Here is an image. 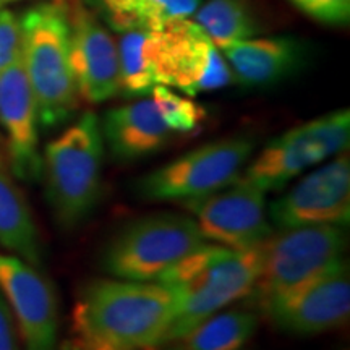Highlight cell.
I'll return each instance as SVG.
<instances>
[{"instance_id":"28","label":"cell","mask_w":350,"mask_h":350,"mask_svg":"<svg viewBox=\"0 0 350 350\" xmlns=\"http://www.w3.org/2000/svg\"><path fill=\"white\" fill-rule=\"evenodd\" d=\"M146 350H156V347H152V349H146Z\"/></svg>"},{"instance_id":"3","label":"cell","mask_w":350,"mask_h":350,"mask_svg":"<svg viewBox=\"0 0 350 350\" xmlns=\"http://www.w3.org/2000/svg\"><path fill=\"white\" fill-rule=\"evenodd\" d=\"M103 163L104 139L94 112L83 113L46 146L41 177L52 216L62 229H77L98 206Z\"/></svg>"},{"instance_id":"18","label":"cell","mask_w":350,"mask_h":350,"mask_svg":"<svg viewBox=\"0 0 350 350\" xmlns=\"http://www.w3.org/2000/svg\"><path fill=\"white\" fill-rule=\"evenodd\" d=\"M0 247L41 268L42 247L23 191L0 164Z\"/></svg>"},{"instance_id":"21","label":"cell","mask_w":350,"mask_h":350,"mask_svg":"<svg viewBox=\"0 0 350 350\" xmlns=\"http://www.w3.org/2000/svg\"><path fill=\"white\" fill-rule=\"evenodd\" d=\"M120 91L126 96L150 94L159 85L154 55V31H125L117 42Z\"/></svg>"},{"instance_id":"14","label":"cell","mask_w":350,"mask_h":350,"mask_svg":"<svg viewBox=\"0 0 350 350\" xmlns=\"http://www.w3.org/2000/svg\"><path fill=\"white\" fill-rule=\"evenodd\" d=\"M70 25V65L78 96L91 104L119 94L120 67L117 44L81 0L65 3Z\"/></svg>"},{"instance_id":"22","label":"cell","mask_w":350,"mask_h":350,"mask_svg":"<svg viewBox=\"0 0 350 350\" xmlns=\"http://www.w3.org/2000/svg\"><path fill=\"white\" fill-rule=\"evenodd\" d=\"M196 23L217 47L250 39L260 33L247 0H209L196 12Z\"/></svg>"},{"instance_id":"29","label":"cell","mask_w":350,"mask_h":350,"mask_svg":"<svg viewBox=\"0 0 350 350\" xmlns=\"http://www.w3.org/2000/svg\"><path fill=\"white\" fill-rule=\"evenodd\" d=\"M0 164H2V156H0Z\"/></svg>"},{"instance_id":"2","label":"cell","mask_w":350,"mask_h":350,"mask_svg":"<svg viewBox=\"0 0 350 350\" xmlns=\"http://www.w3.org/2000/svg\"><path fill=\"white\" fill-rule=\"evenodd\" d=\"M260 266V247L232 250L208 242L159 275L156 282L167 288L175 301L174 319L161 344L182 338L232 301L245 299Z\"/></svg>"},{"instance_id":"20","label":"cell","mask_w":350,"mask_h":350,"mask_svg":"<svg viewBox=\"0 0 350 350\" xmlns=\"http://www.w3.org/2000/svg\"><path fill=\"white\" fill-rule=\"evenodd\" d=\"M117 31H157L188 18L201 0H88Z\"/></svg>"},{"instance_id":"4","label":"cell","mask_w":350,"mask_h":350,"mask_svg":"<svg viewBox=\"0 0 350 350\" xmlns=\"http://www.w3.org/2000/svg\"><path fill=\"white\" fill-rule=\"evenodd\" d=\"M21 60L42 126L64 124L77 111L78 96L70 65V25L60 3H41L20 20Z\"/></svg>"},{"instance_id":"17","label":"cell","mask_w":350,"mask_h":350,"mask_svg":"<svg viewBox=\"0 0 350 350\" xmlns=\"http://www.w3.org/2000/svg\"><path fill=\"white\" fill-rule=\"evenodd\" d=\"M100 131L104 143L117 161H135L150 156L164 148L172 135L152 99L137 100L107 111Z\"/></svg>"},{"instance_id":"7","label":"cell","mask_w":350,"mask_h":350,"mask_svg":"<svg viewBox=\"0 0 350 350\" xmlns=\"http://www.w3.org/2000/svg\"><path fill=\"white\" fill-rule=\"evenodd\" d=\"M253 151L255 139L252 137H232L203 144L139 178L137 193L152 203H185L204 198L242 177L240 172Z\"/></svg>"},{"instance_id":"23","label":"cell","mask_w":350,"mask_h":350,"mask_svg":"<svg viewBox=\"0 0 350 350\" xmlns=\"http://www.w3.org/2000/svg\"><path fill=\"white\" fill-rule=\"evenodd\" d=\"M157 111L165 125L175 133H188L195 130L206 117L204 109L188 96L174 93L169 86L157 85L151 91Z\"/></svg>"},{"instance_id":"1","label":"cell","mask_w":350,"mask_h":350,"mask_svg":"<svg viewBox=\"0 0 350 350\" xmlns=\"http://www.w3.org/2000/svg\"><path fill=\"white\" fill-rule=\"evenodd\" d=\"M174 297L157 282L98 279L83 288L72 313L67 350H146L164 340Z\"/></svg>"},{"instance_id":"10","label":"cell","mask_w":350,"mask_h":350,"mask_svg":"<svg viewBox=\"0 0 350 350\" xmlns=\"http://www.w3.org/2000/svg\"><path fill=\"white\" fill-rule=\"evenodd\" d=\"M265 196V190L240 177L224 190L185 201L183 206L193 214L208 242L232 250H248L260 247L274 232Z\"/></svg>"},{"instance_id":"13","label":"cell","mask_w":350,"mask_h":350,"mask_svg":"<svg viewBox=\"0 0 350 350\" xmlns=\"http://www.w3.org/2000/svg\"><path fill=\"white\" fill-rule=\"evenodd\" d=\"M269 222L278 229L350 222V159L349 154L323 164L305 175L269 206Z\"/></svg>"},{"instance_id":"8","label":"cell","mask_w":350,"mask_h":350,"mask_svg":"<svg viewBox=\"0 0 350 350\" xmlns=\"http://www.w3.org/2000/svg\"><path fill=\"white\" fill-rule=\"evenodd\" d=\"M350 139L349 109L329 112L274 138L252 161L242 177L268 191H278L308 169L344 152Z\"/></svg>"},{"instance_id":"24","label":"cell","mask_w":350,"mask_h":350,"mask_svg":"<svg viewBox=\"0 0 350 350\" xmlns=\"http://www.w3.org/2000/svg\"><path fill=\"white\" fill-rule=\"evenodd\" d=\"M304 15L319 23L344 26L350 20V0H291Z\"/></svg>"},{"instance_id":"15","label":"cell","mask_w":350,"mask_h":350,"mask_svg":"<svg viewBox=\"0 0 350 350\" xmlns=\"http://www.w3.org/2000/svg\"><path fill=\"white\" fill-rule=\"evenodd\" d=\"M38 106L26 77L23 60L16 59L0 73V125L7 135L12 170L25 182H38L42 172L39 154Z\"/></svg>"},{"instance_id":"27","label":"cell","mask_w":350,"mask_h":350,"mask_svg":"<svg viewBox=\"0 0 350 350\" xmlns=\"http://www.w3.org/2000/svg\"><path fill=\"white\" fill-rule=\"evenodd\" d=\"M7 2H13V0H0V7L3 5V3H7ZM55 3H60V5H65V3H68L70 0H54Z\"/></svg>"},{"instance_id":"5","label":"cell","mask_w":350,"mask_h":350,"mask_svg":"<svg viewBox=\"0 0 350 350\" xmlns=\"http://www.w3.org/2000/svg\"><path fill=\"white\" fill-rule=\"evenodd\" d=\"M260 245L261 266L245 305L261 310L301 284L344 262V227L313 224L278 229Z\"/></svg>"},{"instance_id":"9","label":"cell","mask_w":350,"mask_h":350,"mask_svg":"<svg viewBox=\"0 0 350 350\" xmlns=\"http://www.w3.org/2000/svg\"><path fill=\"white\" fill-rule=\"evenodd\" d=\"M154 55L159 85L177 88L187 96L221 90L234 80L216 44L188 18L154 31Z\"/></svg>"},{"instance_id":"16","label":"cell","mask_w":350,"mask_h":350,"mask_svg":"<svg viewBox=\"0 0 350 350\" xmlns=\"http://www.w3.org/2000/svg\"><path fill=\"white\" fill-rule=\"evenodd\" d=\"M235 80L248 88L271 86L292 77L305 64L304 44L294 38L243 39L217 47Z\"/></svg>"},{"instance_id":"19","label":"cell","mask_w":350,"mask_h":350,"mask_svg":"<svg viewBox=\"0 0 350 350\" xmlns=\"http://www.w3.org/2000/svg\"><path fill=\"white\" fill-rule=\"evenodd\" d=\"M258 325L260 317L253 308L229 310L206 318L182 338L159 344L156 350H242Z\"/></svg>"},{"instance_id":"25","label":"cell","mask_w":350,"mask_h":350,"mask_svg":"<svg viewBox=\"0 0 350 350\" xmlns=\"http://www.w3.org/2000/svg\"><path fill=\"white\" fill-rule=\"evenodd\" d=\"M21 57L20 20L0 7V73Z\"/></svg>"},{"instance_id":"12","label":"cell","mask_w":350,"mask_h":350,"mask_svg":"<svg viewBox=\"0 0 350 350\" xmlns=\"http://www.w3.org/2000/svg\"><path fill=\"white\" fill-rule=\"evenodd\" d=\"M0 291L18 325L25 350H57L59 300L41 268L12 253H0Z\"/></svg>"},{"instance_id":"6","label":"cell","mask_w":350,"mask_h":350,"mask_svg":"<svg viewBox=\"0 0 350 350\" xmlns=\"http://www.w3.org/2000/svg\"><path fill=\"white\" fill-rule=\"evenodd\" d=\"M206 243L195 219L174 213L152 214L126 224L109 242L103 269L124 281L156 282Z\"/></svg>"},{"instance_id":"26","label":"cell","mask_w":350,"mask_h":350,"mask_svg":"<svg viewBox=\"0 0 350 350\" xmlns=\"http://www.w3.org/2000/svg\"><path fill=\"white\" fill-rule=\"evenodd\" d=\"M0 350H21L15 319L2 291H0Z\"/></svg>"},{"instance_id":"11","label":"cell","mask_w":350,"mask_h":350,"mask_svg":"<svg viewBox=\"0 0 350 350\" xmlns=\"http://www.w3.org/2000/svg\"><path fill=\"white\" fill-rule=\"evenodd\" d=\"M273 325L295 336H314L345 325L350 314V275L340 262L260 310Z\"/></svg>"}]
</instances>
